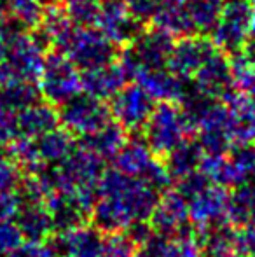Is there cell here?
<instances>
[{
	"label": "cell",
	"mask_w": 255,
	"mask_h": 257,
	"mask_svg": "<svg viewBox=\"0 0 255 257\" xmlns=\"http://www.w3.org/2000/svg\"><path fill=\"white\" fill-rule=\"evenodd\" d=\"M55 48L82 70L110 63L116 56L114 44L102 32L81 25H72Z\"/></svg>",
	"instance_id": "8992f818"
},
{
	"label": "cell",
	"mask_w": 255,
	"mask_h": 257,
	"mask_svg": "<svg viewBox=\"0 0 255 257\" xmlns=\"http://www.w3.org/2000/svg\"><path fill=\"white\" fill-rule=\"evenodd\" d=\"M18 139L16 114L0 107V147L9 146Z\"/></svg>",
	"instance_id": "b9f144b4"
},
{
	"label": "cell",
	"mask_w": 255,
	"mask_h": 257,
	"mask_svg": "<svg viewBox=\"0 0 255 257\" xmlns=\"http://www.w3.org/2000/svg\"><path fill=\"white\" fill-rule=\"evenodd\" d=\"M102 0H65V13L74 25L91 27L96 23Z\"/></svg>",
	"instance_id": "e575fe53"
},
{
	"label": "cell",
	"mask_w": 255,
	"mask_h": 257,
	"mask_svg": "<svg viewBox=\"0 0 255 257\" xmlns=\"http://www.w3.org/2000/svg\"><path fill=\"white\" fill-rule=\"evenodd\" d=\"M185 110L191 117L192 128L197 133V144L204 154H225L234 147L236 142L227 105L197 95L196 98H191Z\"/></svg>",
	"instance_id": "3957f363"
},
{
	"label": "cell",
	"mask_w": 255,
	"mask_h": 257,
	"mask_svg": "<svg viewBox=\"0 0 255 257\" xmlns=\"http://www.w3.org/2000/svg\"><path fill=\"white\" fill-rule=\"evenodd\" d=\"M157 200L159 196L154 186L114 168L103 173L100 180L91 215L102 231L124 233L136 224L147 222Z\"/></svg>",
	"instance_id": "6da1fadb"
},
{
	"label": "cell",
	"mask_w": 255,
	"mask_h": 257,
	"mask_svg": "<svg viewBox=\"0 0 255 257\" xmlns=\"http://www.w3.org/2000/svg\"><path fill=\"white\" fill-rule=\"evenodd\" d=\"M102 161L103 159L98 156L81 147L58 166L42 170V175L49 186V194H67L93 206L100 180L103 177Z\"/></svg>",
	"instance_id": "7a4b0ae2"
},
{
	"label": "cell",
	"mask_w": 255,
	"mask_h": 257,
	"mask_svg": "<svg viewBox=\"0 0 255 257\" xmlns=\"http://www.w3.org/2000/svg\"><path fill=\"white\" fill-rule=\"evenodd\" d=\"M252 219H255V186H236L229 194V222L245 224Z\"/></svg>",
	"instance_id": "1f68e13d"
},
{
	"label": "cell",
	"mask_w": 255,
	"mask_h": 257,
	"mask_svg": "<svg viewBox=\"0 0 255 257\" xmlns=\"http://www.w3.org/2000/svg\"><path fill=\"white\" fill-rule=\"evenodd\" d=\"M246 2H250L252 6H255V0H246Z\"/></svg>",
	"instance_id": "681fc988"
},
{
	"label": "cell",
	"mask_w": 255,
	"mask_h": 257,
	"mask_svg": "<svg viewBox=\"0 0 255 257\" xmlns=\"http://www.w3.org/2000/svg\"><path fill=\"white\" fill-rule=\"evenodd\" d=\"M189 222L187 198L180 191H168L157 200L150 215V227L157 236H173L182 231Z\"/></svg>",
	"instance_id": "e0dca14e"
},
{
	"label": "cell",
	"mask_w": 255,
	"mask_h": 257,
	"mask_svg": "<svg viewBox=\"0 0 255 257\" xmlns=\"http://www.w3.org/2000/svg\"><path fill=\"white\" fill-rule=\"evenodd\" d=\"M21 184V168L13 156L0 153V194L14 193Z\"/></svg>",
	"instance_id": "8d00e7d4"
},
{
	"label": "cell",
	"mask_w": 255,
	"mask_h": 257,
	"mask_svg": "<svg viewBox=\"0 0 255 257\" xmlns=\"http://www.w3.org/2000/svg\"><path fill=\"white\" fill-rule=\"evenodd\" d=\"M238 252L234 234L225 229H217L208 233L206 241L203 243V257H234Z\"/></svg>",
	"instance_id": "d590c367"
},
{
	"label": "cell",
	"mask_w": 255,
	"mask_h": 257,
	"mask_svg": "<svg viewBox=\"0 0 255 257\" xmlns=\"http://www.w3.org/2000/svg\"><path fill=\"white\" fill-rule=\"evenodd\" d=\"M112 159L116 170H119L124 175L145 180L157 191L166 187L171 180L166 165L157 161L145 140H126V144Z\"/></svg>",
	"instance_id": "9c48e42d"
},
{
	"label": "cell",
	"mask_w": 255,
	"mask_h": 257,
	"mask_svg": "<svg viewBox=\"0 0 255 257\" xmlns=\"http://www.w3.org/2000/svg\"><path fill=\"white\" fill-rule=\"evenodd\" d=\"M143 130L145 142L152 153L166 156L187 142L194 132L187 110L173 102H161L157 107H154Z\"/></svg>",
	"instance_id": "277c9868"
},
{
	"label": "cell",
	"mask_w": 255,
	"mask_h": 257,
	"mask_svg": "<svg viewBox=\"0 0 255 257\" xmlns=\"http://www.w3.org/2000/svg\"><path fill=\"white\" fill-rule=\"evenodd\" d=\"M203 149L199 147V144L196 142H184L182 146H178L175 151H171L168 154L166 168L170 172L171 179L182 180L185 177L192 175V173L199 172V165L203 161Z\"/></svg>",
	"instance_id": "484cf974"
},
{
	"label": "cell",
	"mask_w": 255,
	"mask_h": 257,
	"mask_svg": "<svg viewBox=\"0 0 255 257\" xmlns=\"http://www.w3.org/2000/svg\"><path fill=\"white\" fill-rule=\"evenodd\" d=\"M2 4L7 20L25 28L39 27L46 11L44 0H2Z\"/></svg>",
	"instance_id": "f546056e"
},
{
	"label": "cell",
	"mask_w": 255,
	"mask_h": 257,
	"mask_svg": "<svg viewBox=\"0 0 255 257\" xmlns=\"http://www.w3.org/2000/svg\"><path fill=\"white\" fill-rule=\"evenodd\" d=\"M154 243L161 257H203V243H199L194 234L185 231L173 236L154 234Z\"/></svg>",
	"instance_id": "f1b7e54d"
},
{
	"label": "cell",
	"mask_w": 255,
	"mask_h": 257,
	"mask_svg": "<svg viewBox=\"0 0 255 257\" xmlns=\"http://www.w3.org/2000/svg\"><path fill=\"white\" fill-rule=\"evenodd\" d=\"M14 220L27 240H46L49 233L55 229L51 212L48 205L42 201H32L23 198V205Z\"/></svg>",
	"instance_id": "7402d4cb"
},
{
	"label": "cell",
	"mask_w": 255,
	"mask_h": 257,
	"mask_svg": "<svg viewBox=\"0 0 255 257\" xmlns=\"http://www.w3.org/2000/svg\"><path fill=\"white\" fill-rule=\"evenodd\" d=\"M138 245L133 241V238L124 233H112V236L105 238L102 257H135Z\"/></svg>",
	"instance_id": "74e56055"
},
{
	"label": "cell",
	"mask_w": 255,
	"mask_h": 257,
	"mask_svg": "<svg viewBox=\"0 0 255 257\" xmlns=\"http://www.w3.org/2000/svg\"><path fill=\"white\" fill-rule=\"evenodd\" d=\"M152 23L154 27L164 30L171 37H175V35H178V37L194 35V27L191 16H189L187 6H185V0L159 7L152 16Z\"/></svg>",
	"instance_id": "d4e9b609"
},
{
	"label": "cell",
	"mask_w": 255,
	"mask_h": 257,
	"mask_svg": "<svg viewBox=\"0 0 255 257\" xmlns=\"http://www.w3.org/2000/svg\"><path fill=\"white\" fill-rule=\"evenodd\" d=\"M243 257H250V255H243Z\"/></svg>",
	"instance_id": "f907efd6"
},
{
	"label": "cell",
	"mask_w": 255,
	"mask_h": 257,
	"mask_svg": "<svg viewBox=\"0 0 255 257\" xmlns=\"http://www.w3.org/2000/svg\"><path fill=\"white\" fill-rule=\"evenodd\" d=\"M246 95H248L250 103H252V108H253V112H255V89H253V91H250V93H246Z\"/></svg>",
	"instance_id": "c3c4849f"
},
{
	"label": "cell",
	"mask_w": 255,
	"mask_h": 257,
	"mask_svg": "<svg viewBox=\"0 0 255 257\" xmlns=\"http://www.w3.org/2000/svg\"><path fill=\"white\" fill-rule=\"evenodd\" d=\"M135 257H161L159 255V250H157L156 243H154V236L149 243H145L142 247V250H136Z\"/></svg>",
	"instance_id": "f6af8a7d"
},
{
	"label": "cell",
	"mask_w": 255,
	"mask_h": 257,
	"mask_svg": "<svg viewBox=\"0 0 255 257\" xmlns=\"http://www.w3.org/2000/svg\"><path fill=\"white\" fill-rule=\"evenodd\" d=\"M232 86L236 91L250 93L255 89V56L241 49L239 53L232 54L231 60Z\"/></svg>",
	"instance_id": "836d02e7"
},
{
	"label": "cell",
	"mask_w": 255,
	"mask_h": 257,
	"mask_svg": "<svg viewBox=\"0 0 255 257\" xmlns=\"http://www.w3.org/2000/svg\"><path fill=\"white\" fill-rule=\"evenodd\" d=\"M18 137L25 139H39L46 133L58 128L60 115L48 102H37L28 108L16 114Z\"/></svg>",
	"instance_id": "44dd1931"
},
{
	"label": "cell",
	"mask_w": 255,
	"mask_h": 257,
	"mask_svg": "<svg viewBox=\"0 0 255 257\" xmlns=\"http://www.w3.org/2000/svg\"><path fill=\"white\" fill-rule=\"evenodd\" d=\"M135 81L152 100L178 103L187 98L185 81L170 72L168 68H149L135 75Z\"/></svg>",
	"instance_id": "d6986e66"
},
{
	"label": "cell",
	"mask_w": 255,
	"mask_h": 257,
	"mask_svg": "<svg viewBox=\"0 0 255 257\" xmlns=\"http://www.w3.org/2000/svg\"><path fill=\"white\" fill-rule=\"evenodd\" d=\"M21 205H23V196H21L18 191L0 194V220L16 219Z\"/></svg>",
	"instance_id": "7bdbcfd3"
},
{
	"label": "cell",
	"mask_w": 255,
	"mask_h": 257,
	"mask_svg": "<svg viewBox=\"0 0 255 257\" xmlns=\"http://www.w3.org/2000/svg\"><path fill=\"white\" fill-rule=\"evenodd\" d=\"M60 122L70 135L88 137L110 122V108L103 103V100L93 98L89 95H77L67 103L62 105Z\"/></svg>",
	"instance_id": "7c38bea8"
},
{
	"label": "cell",
	"mask_w": 255,
	"mask_h": 257,
	"mask_svg": "<svg viewBox=\"0 0 255 257\" xmlns=\"http://www.w3.org/2000/svg\"><path fill=\"white\" fill-rule=\"evenodd\" d=\"M138 23L128 0H102L95 25L114 46H123L138 35Z\"/></svg>",
	"instance_id": "4fadbf2b"
},
{
	"label": "cell",
	"mask_w": 255,
	"mask_h": 257,
	"mask_svg": "<svg viewBox=\"0 0 255 257\" xmlns=\"http://www.w3.org/2000/svg\"><path fill=\"white\" fill-rule=\"evenodd\" d=\"M126 133L124 128L119 126L117 122H107L105 126H102L100 130H96L95 133L84 137L82 144L84 149H88L89 153L98 156L100 159H109L114 158L121 151V147L126 144Z\"/></svg>",
	"instance_id": "cb8c5ba5"
},
{
	"label": "cell",
	"mask_w": 255,
	"mask_h": 257,
	"mask_svg": "<svg viewBox=\"0 0 255 257\" xmlns=\"http://www.w3.org/2000/svg\"><path fill=\"white\" fill-rule=\"evenodd\" d=\"M21 32L20 25L14 23V21L7 20V21H0V63L4 61L7 54V49H9L13 39L16 37Z\"/></svg>",
	"instance_id": "ee69618b"
},
{
	"label": "cell",
	"mask_w": 255,
	"mask_h": 257,
	"mask_svg": "<svg viewBox=\"0 0 255 257\" xmlns=\"http://www.w3.org/2000/svg\"><path fill=\"white\" fill-rule=\"evenodd\" d=\"M41 91L34 82H9L0 86V107L13 114H20L30 105L37 103Z\"/></svg>",
	"instance_id": "83f0119b"
},
{
	"label": "cell",
	"mask_w": 255,
	"mask_h": 257,
	"mask_svg": "<svg viewBox=\"0 0 255 257\" xmlns=\"http://www.w3.org/2000/svg\"><path fill=\"white\" fill-rule=\"evenodd\" d=\"M56 250L44 240H27L6 257H55Z\"/></svg>",
	"instance_id": "ab89813d"
},
{
	"label": "cell",
	"mask_w": 255,
	"mask_h": 257,
	"mask_svg": "<svg viewBox=\"0 0 255 257\" xmlns=\"http://www.w3.org/2000/svg\"><path fill=\"white\" fill-rule=\"evenodd\" d=\"M199 173L206 182L225 187V189L238 186V175H236L231 156L204 154L199 165Z\"/></svg>",
	"instance_id": "4316f807"
},
{
	"label": "cell",
	"mask_w": 255,
	"mask_h": 257,
	"mask_svg": "<svg viewBox=\"0 0 255 257\" xmlns=\"http://www.w3.org/2000/svg\"><path fill=\"white\" fill-rule=\"evenodd\" d=\"M245 184H252V186H255V166L252 168V172H250V175H248V179H246Z\"/></svg>",
	"instance_id": "7dc6e473"
},
{
	"label": "cell",
	"mask_w": 255,
	"mask_h": 257,
	"mask_svg": "<svg viewBox=\"0 0 255 257\" xmlns=\"http://www.w3.org/2000/svg\"><path fill=\"white\" fill-rule=\"evenodd\" d=\"M252 4L246 0H229L224 4L217 25L211 30V41L222 53L236 54L250 41Z\"/></svg>",
	"instance_id": "8fae6325"
},
{
	"label": "cell",
	"mask_w": 255,
	"mask_h": 257,
	"mask_svg": "<svg viewBox=\"0 0 255 257\" xmlns=\"http://www.w3.org/2000/svg\"><path fill=\"white\" fill-rule=\"evenodd\" d=\"M229 194L225 187L206 182L187 198L189 222L199 233H211L229 222Z\"/></svg>",
	"instance_id": "30bf717a"
},
{
	"label": "cell",
	"mask_w": 255,
	"mask_h": 257,
	"mask_svg": "<svg viewBox=\"0 0 255 257\" xmlns=\"http://www.w3.org/2000/svg\"><path fill=\"white\" fill-rule=\"evenodd\" d=\"M250 39H255V6H252V16H250Z\"/></svg>",
	"instance_id": "bcb514c9"
},
{
	"label": "cell",
	"mask_w": 255,
	"mask_h": 257,
	"mask_svg": "<svg viewBox=\"0 0 255 257\" xmlns=\"http://www.w3.org/2000/svg\"><path fill=\"white\" fill-rule=\"evenodd\" d=\"M194 88L197 95L204 98L217 100L227 98L232 91V72H231V60H227L220 49H217L196 72L194 75Z\"/></svg>",
	"instance_id": "9a60e30c"
},
{
	"label": "cell",
	"mask_w": 255,
	"mask_h": 257,
	"mask_svg": "<svg viewBox=\"0 0 255 257\" xmlns=\"http://www.w3.org/2000/svg\"><path fill=\"white\" fill-rule=\"evenodd\" d=\"M217 49L218 48L213 44V41L206 37H196V35L182 37L178 42H175L166 68L184 81L191 79Z\"/></svg>",
	"instance_id": "2e32d148"
},
{
	"label": "cell",
	"mask_w": 255,
	"mask_h": 257,
	"mask_svg": "<svg viewBox=\"0 0 255 257\" xmlns=\"http://www.w3.org/2000/svg\"><path fill=\"white\" fill-rule=\"evenodd\" d=\"M46 42L41 35L20 32L0 63V86L9 82H35L46 63Z\"/></svg>",
	"instance_id": "5b68a950"
},
{
	"label": "cell",
	"mask_w": 255,
	"mask_h": 257,
	"mask_svg": "<svg viewBox=\"0 0 255 257\" xmlns=\"http://www.w3.org/2000/svg\"><path fill=\"white\" fill-rule=\"evenodd\" d=\"M34 142L42 170L58 166L75 151L74 135H70L65 128H55L53 132L46 133L39 139H34Z\"/></svg>",
	"instance_id": "603a6c76"
},
{
	"label": "cell",
	"mask_w": 255,
	"mask_h": 257,
	"mask_svg": "<svg viewBox=\"0 0 255 257\" xmlns=\"http://www.w3.org/2000/svg\"><path fill=\"white\" fill-rule=\"evenodd\" d=\"M53 247L62 257H102L105 236L100 227L77 224L60 231Z\"/></svg>",
	"instance_id": "ac0fdd59"
},
{
	"label": "cell",
	"mask_w": 255,
	"mask_h": 257,
	"mask_svg": "<svg viewBox=\"0 0 255 257\" xmlns=\"http://www.w3.org/2000/svg\"><path fill=\"white\" fill-rule=\"evenodd\" d=\"M41 96L51 105H63L82 91V74L62 53H51L46 56L42 74L39 77Z\"/></svg>",
	"instance_id": "ba28073f"
},
{
	"label": "cell",
	"mask_w": 255,
	"mask_h": 257,
	"mask_svg": "<svg viewBox=\"0 0 255 257\" xmlns=\"http://www.w3.org/2000/svg\"><path fill=\"white\" fill-rule=\"evenodd\" d=\"M23 243V233L16 220H0V257H6Z\"/></svg>",
	"instance_id": "f35d334b"
},
{
	"label": "cell",
	"mask_w": 255,
	"mask_h": 257,
	"mask_svg": "<svg viewBox=\"0 0 255 257\" xmlns=\"http://www.w3.org/2000/svg\"><path fill=\"white\" fill-rule=\"evenodd\" d=\"M173 46L175 41L170 34L154 27L150 30L138 32V35L121 53V61H117L123 65L128 79H135V75L142 70L166 67Z\"/></svg>",
	"instance_id": "52a82bcc"
},
{
	"label": "cell",
	"mask_w": 255,
	"mask_h": 257,
	"mask_svg": "<svg viewBox=\"0 0 255 257\" xmlns=\"http://www.w3.org/2000/svg\"><path fill=\"white\" fill-rule=\"evenodd\" d=\"M236 248L243 255L255 257V219L241 224V229L234 234Z\"/></svg>",
	"instance_id": "60d3db41"
},
{
	"label": "cell",
	"mask_w": 255,
	"mask_h": 257,
	"mask_svg": "<svg viewBox=\"0 0 255 257\" xmlns=\"http://www.w3.org/2000/svg\"><path fill=\"white\" fill-rule=\"evenodd\" d=\"M189 16H191L194 34H208L217 25L222 13V0H185Z\"/></svg>",
	"instance_id": "4dcf8cb0"
},
{
	"label": "cell",
	"mask_w": 255,
	"mask_h": 257,
	"mask_svg": "<svg viewBox=\"0 0 255 257\" xmlns=\"http://www.w3.org/2000/svg\"><path fill=\"white\" fill-rule=\"evenodd\" d=\"M72 25L74 23H72L70 18L67 16L63 6H56V4L46 6L44 16H42L41 25H39V28H41V32H42L41 34L42 41H44L46 44L51 42L53 46H56V42L67 34Z\"/></svg>",
	"instance_id": "d6a6232c"
},
{
	"label": "cell",
	"mask_w": 255,
	"mask_h": 257,
	"mask_svg": "<svg viewBox=\"0 0 255 257\" xmlns=\"http://www.w3.org/2000/svg\"><path fill=\"white\" fill-rule=\"evenodd\" d=\"M110 115L119 126L129 132L142 130L154 110V100L138 84L124 86L112 96Z\"/></svg>",
	"instance_id": "5bb4252c"
},
{
	"label": "cell",
	"mask_w": 255,
	"mask_h": 257,
	"mask_svg": "<svg viewBox=\"0 0 255 257\" xmlns=\"http://www.w3.org/2000/svg\"><path fill=\"white\" fill-rule=\"evenodd\" d=\"M128 74L119 61L93 67L82 72V91L98 100L112 98L126 86Z\"/></svg>",
	"instance_id": "ffe728a7"
}]
</instances>
